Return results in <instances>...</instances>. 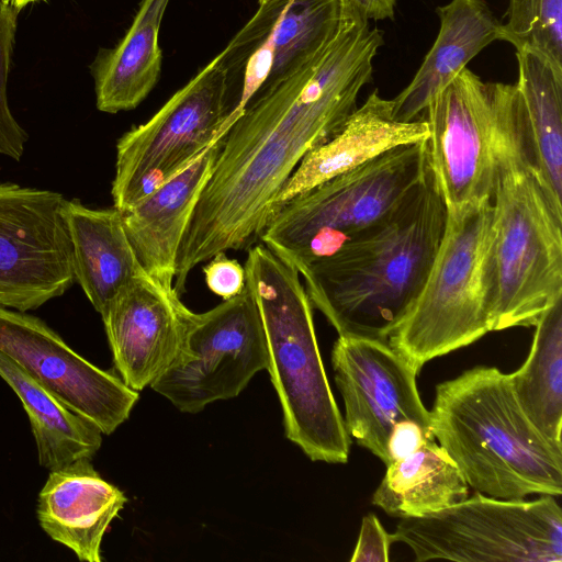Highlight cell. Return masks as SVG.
Listing matches in <instances>:
<instances>
[{"label":"cell","instance_id":"1","mask_svg":"<svg viewBox=\"0 0 562 562\" xmlns=\"http://www.w3.org/2000/svg\"><path fill=\"white\" fill-rule=\"evenodd\" d=\"M382 44L381 30L359 14L341 13L337 34L314 59L251 99L223 137L182 238L173 283L180 295L195 266L259 239L300 161L357 109Z\"/></svg>","mask_w":562,"mask_h":562},{"label":"cell","instance_id":"2","mask_svg":"<svg viewBox=\"0 0 562 562\" xmlns=\"http://www.w3.org/2000/svg\"><path fill=\"white\" fill-rule=\"evenodd\" d=\"M447 209L432 169L385 217L299 270L312 305L339 336L386 341L417 299Z\"/></svg>","mask_w":562,"mask_h":562},{"label":"cell","instance_id":"3","mask_svg":"<svg viewBox=\"0 0 562 562\" xmlns=\"http://www.w3.org/2000/svg\"><path fill=\"white\" fill-rule=\"evenodd\" d=\"M526 139L525 108L515 86L495 147L491 331L535 326L562 300V218L543 191Z\"/></svg>","mask_w":562,"mask_h":562},{"label":"cell","instance_id":"4","mask_svg":"<svg viewBox=\"0 0 562 562\" xmlns=\"http://www.w3.org/2000/svg\"><path fill=\"white\" fill-rule=\"evenodd\" d=\"M430 427L469 487L502 499L562 494V448L529 420L509 374L479 366L436 386Z\"/></svg>","mask_w":562,"mask_h":562},{"label":"cell","instance_id":"5","mask_svg":"<svg viewBox=\"0 0 562 562\" xmlns=\"http://www.w3.org/2000/svg\"><path fill=\"white\" fill-rule=\"evenodd\" d=\"M244 268L261 316L267 370L286 438L312 461L346 463L350 437L327 380L300 273L262 243L248 250Z\"/></svg>","mask_w":562,"mask_h":562},{"label":"cell","instance_id":"6","mask_svg":"<svg viewBox=\"0 0 562 562\" xmlns=\"http://www.w3.org/2000/svg\"><path fill=\"white\" fill-rule=\"evenodd\" d=\"M428 167L427 139L392 148L282 204L259 239L299 272L391 213Z\"/></svg>","mask_w":562,"mask_h":562},{"label":"cell","instance_id":"7","mask_svg":"<svg viewBox=\"0 0 562 562\" xmlns=\"http://www.w3.org/2000/svg\"><path fill=\"white\" fill-rule=\"evenodd\" d=\"M493 203L447 212L441 243L411 310L387 342L416 371L490 329Z\"/></svg>","mask_w":562,"mask_h":562},{"label":"cell","instance_id":"8","mask_svg":"<svg viewBox=\"0 0 562 562\" xmlns=\"http://www.w3.org/2000/svg\"><path fill=\"white\" fill-rule=\"evenodd\" d=\"M391 535L420 562L562 561V509L551 495L526 501L475 492L440 512L401 519Z\"/></svg>","mask_w":562,"mask_h":562},{"label":"cell","instance_id":"9","mask_svg":"<svg viewBox=\"0 0 562 562\" xmlns=\"http://www.w3.org/2000/svg\"><path fill=\"white\" fill-rule=\"evenodd\" d=\"M231 110L226 70L217 55L148 121L117 140L114 207L124 212L221 140Z\"/></svg>","mask_w":562,"mask_h":562},{"label":"cell","instance_id":"10","mask_svg":"<svg viewBox=\"0 0 562 562\" xmlns=\"http://www.w3.org/2000/svg\"><path fill=\"white\" fill-rule=\"evenodd\" d=\"M267 366L261 316L246 285L215 307L193 312L178 356L150 387L182 413L194 414L237 396Z\"/></svg>","mask_w":562,"mask_h":562},{"label":"cell","instance_id":"11","mask_svg":"<svg viewBox=\"0 0 562 562\" xmlns=\"http://www.w3.org/2000/svg\"><path fill=\"white\" fill-rule=\"evenodd\" d=\"M512 88L464 68L426 106L429 164L447 212L492 200L496 139Z\"/></svg>","mask_w":562,"mask_h":562},{"label":"cell","instance_id":"12","mask_svg":"<svg viewBox=\"0 0 562 562\" xmlns=\"http://www.w3.org/2000/svg\"><path fill=\"white\" fill-rule=\"evenodd\" d=\"M58 192L0 181V305L34 311L75 282Z\"/></svg>","mask_w":562,"mask_h":562},{"label":"cell","instance_id":"13","mask_svg":"<svg viewBox=\"0 0 562 562\" xmlns=\"http://www.w3.org/2000/svg\"><path fill=\"white\" fill-rule=\"evenodd\" d=\"M0 350L69 411L110 435L128 417L137 391L71 349L41 318L0 305Z\"/></svg>","mask_w":562,"mask_h":562},{"label":"cell","instance_id":"14","mask_svg":"<svg viewBox=\"0 0 562 562\" xmlns=\"http://www.w3.org/2000/svg\"><path fill=\"white\" fill-rule=\"evenodd\" d=\"M331 364L349 437L383 463L395 423L414 419L431 428L429 411L417 390V371L389 342L339 336Z\"/></svg>","mask_w":562,"mask_h":562},{"label":"cell","instance_id":"15","mask_svg":"<svg viewBox=\"0 0 562 562\" xmlns=\"http://www.w3.org/2000/svg\"><path fill=\"white\" fill-rule=\"evenodd\" d=\"M193 312L180 294L142 271L101 316L123 382L142 391L173 362Z\"/></svg>","mask_w":562,"mask_h":562},{"label":"cell","instance_id":"16","mask_svg":"<svg viewBox=\"0 0 562 562\" xmlns=\"http://www.w3.org/2000/svg\"><path fill=\"white\" fill-rule=\"evenodd\" d=\"M222 140L206 148L182 172L121 212L142 268L167 288L175 289L180 245L212 175Z\"/></svg>","mask_w":562,"mask_h":562},{"label":"cell","instance_id":"17","mask_svg":"<svg viewBox=\"0 0 562 562\" xmlns=\"http://www.w3.org/2000/svg\"><path fill=\"white\" fill-rule=\"evenodd\" d=\"M126 502L91 458L83 457L50 470L37 496L36 516L44 532L79 561L101 562L103 537Z\"/></svg>","mask_w":562,"mask_h":562},{"label":"cell","instance_id":"18","mask_svg":"<svg viewBox=\"0 0 562 562\" xmlns=\"http://www.w3.org/2000/svg\"><path fill=\"white\" fill-rule=\"evenodd\" d=\"M426 119L409 122L393 116L392 100L372 91L341 128L310 150L294 169L273 202V213L285 202L401 145L426 140Z\"/></svg>","mask_w":562,"mask_h":562},{"label":"cell","instance_id":"19","mask_svg":"<svg viewBox=\"0 0 562 562\" xmlns=\"http://www.w3.org/2000/svg\"><path fill=\"white\" fill-rule=\"evenodd\" d=\"M440 26L417 72L393 100V116L409 122L494 41H503L499 21L484 0H451L436 9Z\"/></svg>","mask_w":562,"mask_h":562},{"label":"cell","instance_id":"20","mask_svg":"<svg viewBox=\"0 0 562 562\" xmlns=\"http://www.w3.org/2000/svg\"><path fill=\"white\" fill-rule=\"evenodd\" d=\"M65 218L72 248L75 281L102 316L120 292L144 269L126 235L122 213L66 200Z\"/></svg>","mask_w":562,"mask_h":562},{"label":"cell","instance_id":"21","mask_svg":"<svg viewBox=\"0 0 562 562\" xmlns=\"http://www.w3.org/2000/svg\"><path fill=\"white\" fill-rule=\"evenodd\" d=\"M169 1L142 0L120 43L99 52L91 65L99 111L133 110L157 83L162 63L158 34Z\"/></svg>","mask_w":562,"mask_h":562},{"label":"cell","instance_id":"22","mask_svg":"<svg viewBox=\"0 0 562 562\" xmlns=\"http://www.w3.org/2000/svg\"><path fill=\"white\" fill-rule=\"evenodd\" d=\"M531 164L554 211L562 218V70L535 52L516 50Z\"/></svg>","mask_w":562,"mask_h":562},{"label":"cell","instance_id":"23","mask_svg":"<svg viewBox=\"0 0 562 562\" xmlns=\"http://www.w3.org/2000/svg\"><path fill=\"white\" fill-rule=\"evenodd\" d=\"M469 485L447 451L434 441L386 465L372 504L396 518L440 512L468 497Z\"/></svg>","mask_w":562,"mask_h":562},{"label":"cell","instance_id":"24","mask_svg":"<svg viewBox=\"0 0 562 562\" xmlns=\"http://www.w3.org/2000/svg\"><path fill=\"white\" fill-rule=\"evenodd\" d=\"M0 378L14 391L27 414L40 465L50 471L79 458H92L100 449L101 430L66 408L1 350Z\"/></svg>","mask_w":562,"mask_h":562},{"label":"cell","instance_id":"25","mask_svg":"<svg viewBox=\"0 0 562 562\" xmlns=\"http://www.w3.org/2000/svg\"><path fill=\"white\" fill-rule=\"evenodd\" d=\"M259 7L267 19L272 64L257 93L314 59L335 37L341 19L339 0H270Z\"/></svg>","mask_w":562,"mask_h":562},{"label":"cell","instance_id":"26","mask_svg":"<svg viewBox=\"0 0 562 562\" xmlns=\"http://www.w3.org/2000/svg\"><path fill=\"white\" fill-rule=\"evenodd\" d=\"M529 355L509 374L522 411L535 427L562 448V300L537 322Z\"/></svg>","mask_w":562,"mask_h":562},{"label":"cell","instance_id":"27","mask_svg":"<svg viewBox=\"0 0 562 562\" xmlns=\"http://www.w3.org/2000/svg\"><path fill=\"white\" fill-rule=\"evenodd\" d=\"M503 41L537 53L562 70V0H508Z\"/></svg>","mask_w":562,"mask_h":562},{"label":"cell","instance_id":"28","mask_svg":"<svg viewBox=\"0 0 562 562\" xmlns=\"http://www.w3.org/2000/svg\"><path fill=\"white\" fill-rule=\"evenodd\" d=\"M20 11L0 1V154L16 161L23 155L27 134L10 111L7 83Z\"/></svg>","mask_w":562,"mask_h":562},{"label":"cell","instance_id":"29","mask_svg":"<svg viewBox=\"0 0 562 562\" xmlns=\"http://www.w3.org/2000/svg\"><path fill=\"white\" fill-rule=\"evenodd\" d=\"M203 268L207 288L223 300L239 294L246 286L245 268L222 251L213 256Z\"/></svg>","mask_w":562,"mask_h":562},{"label":"cell","instance_id":"30","mask_svg":"<svg viewBox=\"0 0 562 562\" xmlns=\"http://www.w3.org/2000/svg\"><path fill=\"white\" fill-rule=\"evenodd\" d=\"M435 440L431 428L414 419H402L395 423L385 443L384 464L403 459Z\"/></svg>","mask_w":562,"mask_h":562},{"label":"cell","instance_id":"31","mask_svg":"<svg viewBox=\"0 0 562 562\" xmlns=\"http://www.w3.org/2000/svg\"><path fill=\"white\" fill-rule=\"evenodd\" d=\"M392 543V535L386 532L374 514H368L362 518L350 562H386Z\"/></svg>","mask_w":562,"mask_h":562},{"label":"cell","instance_id":"32","mask_svg":"<svg viewBox=\"0 0 562 562\" xmlns=\"http://www.w3.org/2000/svg\"><path fill=\"white\" fill-rule=\"evenodd\" d=\"M341 12H352L370 20H392L396 0H339Z\"/></svg>","mask_w":562,"mask_h":562},{"label":"cell","instance_id":"33","mask_svg":"<svg viewBox=\"0 0 562 562\" xmlns=\"http://www.w3.org/2000/svg\"><path fill=\"white\" fill-rule=\"evenodd\" d=\"M1 2L14 7L19 10H22L24 7H26L30 3L38 2L42 0H0Z\"/></svg>","mask_w":562,"mask_h":562},{"label":"cell","instance_id":"34","mask_svg":"<svg viewBox=\"0 0 562 562\" xmlns=\"http://www.w3.org/2000/svg\"><path fill=\"white\" fill-rule=\"evenodd\" d=\"M267 1H270V0H259V4H262V3L267 2Z\"/></svg>","mask_w":562,"mask_h":562}]
</instances>
